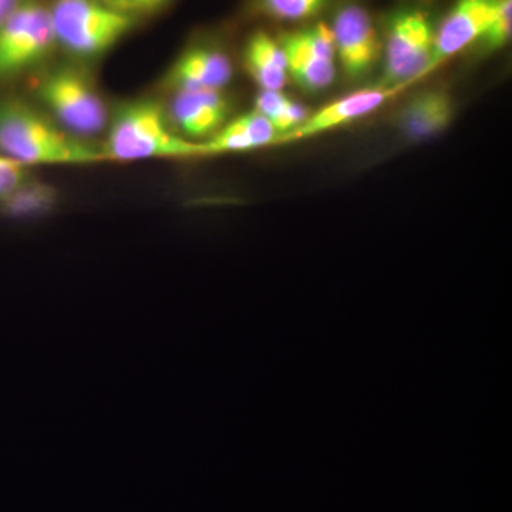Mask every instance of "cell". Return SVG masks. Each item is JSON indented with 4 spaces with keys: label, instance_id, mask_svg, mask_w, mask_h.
I'll use <instances>...</instances> for the list:
<instances>
[{
    "label": "cell",
    "instance_id": "19",
    "mask_svg": "<svg viewBox=\"0 0 512 512\" xmlns=\"http://www.w3.org/2000/svg\"><path fill=\"white\" fill-rule=\"evenodd\" d=\"M171 0H124L128 12L133 13H151L164 8Z\"/></svg>",
    "mask_w": 512,
    "mask_h": 512
},
{
    "label": "cell",
    "instance_id": "2",
    "mask_svg": "<svg viewBox=\"0 0 512 512\" xmlns=\"http://www.w3.org/2000/svg\"><path fill=\"white\" fill-rule=\"evenodd\" d=\"M101 150L106 161L119 163L207 157L204 143L180 136L154 99L128 100L110 113Z\"/></svg>",
    "mask_w": 512,
    "mask_h": 512
},
{
    "label": "cell",
    "instance_id": "5",
    "mask_svg": "<svg viewBox=\"0 0 512 512\" xmlns=\"http://www.w3.org/2000/svg\"><path fill=\"white\" fill-rule=\"evenodd\" d=\"M436 26L429 13L404 8L387 19L382 42V86L407 89L430 74Z\"/></svg>",
    "mask_w": 512,
    "mask_h": 512
},
{
    "label": "cell",
    "instance_id": "13",
    "mask_svg": "<svg viewBox=\"0 0 512 512\" xmlns=\"http://www.w3.org/2000/svg\"><path fill=\"white\" fill-rule=\"evenodd\" d=\"M454 101L444 90H427L416 94L400 111L399 124L403 136L412 141L443 133L454 119Z\"/></svg>",
    "mask_w": 512,
    "mask_h": 512
},
{
    "label": "cell",
    "instance_id": "3",
    "mask_svg": "<svg viewBox=\"0 0 512 512\" xmlns=\"http://www.w3.org/2000/svg\"><path fill=\"white\" fill-rule=\"evenodd\" d=\"M49 12L56 47L80 62L106 55L136 25V15L101 0H53Z\"/></svg>",
    "mask_w": 512,
    "mask_h": 512
},
{
    "label": "cell",
    "instance_id": "16",
    "mask_svg": "<svg viewBox=\"0 0 512 512\" xmlns=\"http://www.w3.org/2000/svg\"><path fill=\"white\" fill-rule=\"evenodd\" d=\"M254 110L274 126L278 141L305 123L311 114L299 101L286 96L284 90H261L256 96Z\"/></svg>",
    "mask_w": 512,
    "mask_h": 512
},
{
    "label": "cell",
    "instance_id": "17",
    "mask_svg": "<svg viewBox=\"0 0 512 512\" xmlns=\"http://www.w3.org/2000/svg\"><path fill=\"white\" fill-rule=\"evenodd\" d=\"M328 0H256V12L279 22H301L318 16Z\"/></svg>",
    "mask_w": 512,
    "mask_h": 512
},
{
    "label": "cell",
    "instance_id": "14",
    "mask_svg": "<svg viewBox=\"0 0 512 512\" xmlns=\"http://www.w3.org/2000/svg\"><path fill=\"white\" fill-rule=\"evenodd\" d=\"M278 133L258 111L252 110L229 120L215 136L204 141L205 156L244 153L259 148L276 146Z\"/></svg>",
    "mask_w": 512,
    "mask_h": 512
},
{
    "label": "cell",
    "instance_id": "18",
    "mask_svg": "<svg viewBox=\"0 0 512 512\" xmlns=\"http://www.w3.org/2000/svg\"><path fill=\"white\" fill-rule=\"evenodd\" d=\"M512 33V0H503L494 19L476 45L485 53H494L507 46Z\"/></svg>",
    "mask_w": 512,
    "mask_h": 512
},
{
    "label": "cell",
    "instance_id": "21",
    "mask_svg": "<svg viewBox=\"0 0 512 512\" xmlns=\"http://www.w3.org/2000/svg\"><path fill=\"white\" fill-rule=\"evenodd\" d=\"M101 2L107 3V5L114 6V8L127 10L126 3H124V0H101Z\"/></svg>",
    "mask_w": 512,
    "mask_h": 512
},
{
    "label": "cell",
    "instance_id": "1",
    "mask_svg": "<svg viewBox=\"0 0 512 512\" xmlns=\"http://www.w3.org/2000/svg\"><path fill=\"white\" fill-rule=\"evenodd\" d=\"M0 154L28 168L106 161L101 147L72 136L45 111L16 97L0 99Z\"/></svg>",
    "mask_w": 512,
    "mask_h": 512
},
{
    "label": "cell",
    "instance_id": "12",
    "mask_svg": "<svg viewBox=\"0 0 512 512\" xmlns=\"http://www.w3.org/2000/svg\"><path fill=\"white\" fill-rule=\"evenodd\" d=\"M234 77V66L220 47L192 45L175 59L164 79L171 93L183 90H225Z\"/></svg>",
    "mask_w": 512,
    "mask_h": 512
},
{
    "label": "cell",
    "instance_id": "20",
    "mask_svg": "<svg viewBox=\"0 0 512 512\" xmlns=\"http://www.w3.org/2000/svg\"><path fill=\"white\" fill-rule=\"evenodd\" d=\"M25 0H0V22H3L13 10L19 8Z\"/></svg>",
    "mask_w": 512,
    "mask_h": 512
},
{
    "label": "cell",
    "instance_id": "6",
    "mask_svg": "<svg viewBox=\"0 0 512 512\" xmlns=\"http://www.w3.org/2000/svg\"><path fill=\"white\" fill-rule=\"evenodd\" d=\"M55 47L49 5L40 0H25L0 22V83L36 69Z\"/></svg>",
    "mask_w": 512,
    "mask_h": 512
},
{
    "label": "cell",
    "instance_id": "11",
    "mask_svg": "<svg viewBox=\"0 0 512 512\" xmlns=\"http://www.w3.org/2000/svg\"><path fill=\"white\" fill-rule=\"evenodd\" d=\"M501 2L503 0H456L436 28L430 73L467 47L476 45Z\"/></svg>",
    "mask_w": 512,
    "mask_h": 512
},
{
    "label": "cell",
    "instance_id": "4",
    "mask_svg": "<svg viewBox=\"0 0 512 512\" xmlns=\"http://www.w3.org/2000/svg\"><path fill=\"white\" fill-rule=\"evenodd\" d=\"M35 92L47 116L72 136L90 141L106 133L110 110L83 67H53L42 74Z\"/></svg>",
    "mask_w": 512,
    "mask_h": 512
},
{
    "label": "cell",
    "instance_id": "15",
    "mask_svg": "<svg viewBox=\"0 0 512 512\" xmlns=\"http://www.w3.org/2000/svg\"><path fill=\"white\" fill-rule=\"evenodd\" d=\"M244 66L259 90H284L288 64L281 43L266 32L249 36L244 47Z\"/></svg>",
    "mask_w": 512,
    "mask_h": 512
},
{
    "label": "cell",
    "instance_id": "9",
    "mask_svg": "<svg viewBox=\"0 0 512 512\" xmlns=\"http://www.w3.org/2000/svg\"><path fill=\"white\" fill-rule=\"evenodd\" d=\"M165 110L180 136L204 143L228 123L232 103L225 90H183L171 93Z\"/></svg>",
    "mask_w": 512,
    "mask_h": 512
},
{
    "label": "cell",
    "instance_id": "8",
    "mask_svg": "<svg viewBox=\"0 0 512 512\" xmlns=\"http://www.w3.org/2000/svg\"><path fill=\"white\" fill-rule=\"evenodd\" d=\"M330 28L335 37L336 63L346 79H365L382 56V39L370 13L362 5L346 3Z\"/></svg>",
    "mask_w": 512,
    "mask_h": 512
},
{
    "label": "cell",
    "instance_id": "10",
    "mask_svg": "<svg viewBox=\"0 0 512 512\" xmlns=\"http://www.w3.org/2000/svg\"><path fill=\"white\" fill-rule=\"evenodd\" d=\"M403 89L386 87L377 84L376 87L357 90L340 99L320 107L315 113L309 114L305 123L301 124L292 133L279 138L278 146L296 143V141L309 140V138L322 136L350 123L363 119L383 107L387 101L392 100Z\"/></svg>",
    "mask_w": 512,
    "mask_h": 512
},
{
    "label": "cell",
    "instance_id": "7",
    "mask_svg": "<svg viewBox=\"0 0 512 512\" xmlns=\"http://www.w3.org/2000/svg\"><path fill=\"white\" fill-rule=\"evenodd\" d=\"M284 49L289 77L308 93H320L335 83L338 73L335 37L326 23L278 37Z\"/></svg>",
    "mask_w": 512,
    "mask_h": 512
}]
</instances>
